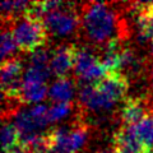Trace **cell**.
<instances>
[{"label":"cell","mask_w":153,"mask_h":153,"mask_svg":"<svg viewBox=\"0 0 153 153\" xmlns=\"http://www.w3.org/2000/svg\"><path fill=\"white\" fill-rule=\"evenodd\" d=\"M80 28L84 38L102 47L112 40L123 38V21L112 4L89 1L79 12Z\"/></svg>","instance_id":"cell-1"},{"label":"cell","mask_w":153,"mask_h":153,"mask_svg":"<svg viewBox=\"0 0 153 153\" xmlns=\"http://www.w3.org/2000/svg\"><path fill=\"white\" fill-rule=\"evenodd\" d=\"M129 88V80L121 73H107L101 80L85 84L79 91V105L87 110H108L124 98Z\"/></svg>","instance_id":"cell-2"},{"label":"cell","mask_w":153,"mask_h":153,"mask_svg":"<svg viewBox=\"0 0 153 153\" xmlns=\"http://www.w3.org/2000/svg\"><path fill=\"white\" fill-rule=\"evenodd\" d=\"M10 27L18 49L23 52H35L44 47L47 41V31L38 19L22 17L14 21L3 22V26Z\"/></svg>","instance_id":"cell-3"},{"label":"cell","mask_w":153,"mask_h":153,"mask_svg":"<svg viewBox=\"0 0 153 153\" xmlns=\"http://www.w3.org/2000/svg\"><path fill=\"white\" fill-rule=\"evenodd\" d=\"M42 23L47 33L60 37L68 36L80 28V16L74 8V4L63 3L60 8L45 14Z\"/></svg>","instance_id":"cell-4"},{"label":"cell","mask_w":153,"mask_h":153,"mask_svg":"<svg viewBox=\"0 0 153 153\" xmlns=\"http://www.w3.org/2000/svg\"><path fill=\"white\" fill-rule=\"evenodd\" d=\"M52 149L56 153H76L84 146L88 135V128L83 121L74 124L71 128H55L49 130Z\"/></svg>","instance_id":"cell-5"},{"label":"cell","mask_w":153,"mask_h":153,"mask_svg":"<svg viewBox=\"0 0 153 153\" xmlns=\"http://www.w3.org/2000/svg\"><path fill=\"white\" fill-rule=\"evenodd\" d=\"M49 123V106L35 105L30 110H19L14 115V125L17 126L21 140L38 135V131Z\"/></svg>","instance_id":"cell-6"},{"label":"cell","mask_w":153,"mask_h":153,"mask_svg":"<svg viewBox=\"0 0 153 153\" xmlns=\"http://www.w3.org/2000/svg\"><path fill=\"white\" fill-rule=\"evenodd\" d=\"M73 71L84 84H93L107 75V70L101 64L100 57L85 47H76Z\"/></svg>","instance_id":"cell-7"},{"label":"cell","mask_w":153,"mask_h":153,"mask_svg":"<svg viewBox=\"0 0 153 153\" xmlns=\"http://www.w3.org/2000/svg\"><path fill=\"white\" fill-rule=\"evenodd\" d=\"M23 64L18 57L1 61V92L3 97L16 98L21 101L23 87Z\"/></svg>","instance_id":"cell-8"},{"label":"cell","mask_w":153,"mask_h":153,"mask_svg":"<svg viewBox=\"0 0 153 153\" xmlns=\"http://www.w3.org/2000/svg\"><path fill=\"white\" fill-rule=\"evenodd\" d=\"M76 46L63 45L51 51L50 69L57 78H68L70 70H74Z\"/></svg>","instance_id":"cell-9"},{"label":"cell","mask_w":153,"mask_h":153,"mask_svg":"<svg viewBox=\"0 0 153 153\" xmlns=\"http://www.w3.org/2000/svg\"><path fill=\"white\" fill-rule=\"evenodd\" d=\"M142 148L135 125H120V128L114 133V153H140Z\"/></svg>","instance_id":"cell-10"},{"label":"cell","mask_w":153,"mask_h":153,"mask_svg":"<svg viewBox=\"0 0 153 153\" xmlns=\"http://www.w3.org/2000/svg\"><path fill=\"white\" fill-rule=\"evenodd\" d=\"M148 115L151 114L143 98H126L121 108V125H138Z\"/></svg>","instance_id":"cell-11"},{"label":"cell","mask_w":153,"mask_h":153,"mask_svg":"<svg viewBox=\"0 0 153 153\" xmlns=\"http://www.w3.org/2000/svg\"><path fill=\"white\" fill-rule=\"evenodd\" d=\"M74 94V82L70 78H57L49 88V97L54 103L70 102Z\"/></svg>","instance_id":"cell-12"},{"label":"cell","mask_w":153,"mask_h":153,"mask_svg":"<svg viewBox=\"0 0 153 153\" xmlns=\"http://www.w3.org/2000/svg\"><path fill=\"white\" fill-rule=\"evenodd\" d=\"M46 94H49L46 83L23 82L21 101L22 102H41L46 97Z\"/></svg>","instance_id":"cell-13"},{"label":"cell","mask_w":153,"mask_h":153,"mask_svg":"<svg viewBox=\"0 0 153 153\" xmlns=\"http://www.w3.org/2000/svg\"><path fill=\"white\" fill-rule=\"evenodd\" d=\"M1 142H3V153L14 149L21 144V134L17 126L10 121H4L1 129Z\"/></svg>","instance_id":"cell-14"},{"label":"cell","mask_w":153,"mask_h":153,"mask_svg":"<svg viewBox=\"0 0 153 153\" xmlns=\"http://www.w3.org/2000/svg\"><path fill=\"white\" fill-rule=\"evenodd\" d=\"M135 129L142 147L153 148V114L143 119L138 125H135Z\"/></svg>","instance_id":"cell-15"},{"label":"cell","mask_w":153,"mask_h":153,"mask_svg":"<svg viewBox=\"0 0 153 153\" xmlns=\"http://www.w3.org/2000/svg\"><path fill=\"white\" fill-rule=\"evenodd\" d=\"M18 46L14 40V36L12 33L10 27L3 26V33H1V61H5L16 56V51Z\"/></svg>","instance_id":"cell-16"},{"label":"cell","mask_w":153,"mask_h":153,"mask_svg":"<svg viewBox=\"0 0 153 153\" xmlns=\"http://www.w3.org/2000/svg\"><path fill=\"white\" fill-rule=\"evenodd\" d=\"M71 110H73V103L71 102L51 105V106H49V123H56L61 119H64L71 112Z\"/></svg>","instance_id":"cell-17"},{"label":"cell","mask_w":153,"mask_h":153,"mask_svg":"<svg viewBox=\"0 0 153 153\" xmlns=\"http://www.w3.org/2000/svg\"><path fill=\"white\" fill-rule=\"evenodd\" d=\"M148 71H149V78H151V82L153 84V60H152V63L149 64V66H148Z\"/></svg>","instance_id":"cell-18"},{"label":"cell","mask_w":153,"mask_h":153,"mask_svg":"<svg viewBox=\"0 0 153 153\" xmlns=\"http://www.w3.org/2000/svg\"><path fill=\"white\" fill-rule=\"evenodd\" d=\"M96 153H114V149H112V147H110V148H106V149H101V151H98V152H96Z\"/></svg>","instance_id":"cell-19"},{"label":"cell","mask_w":153,"mask_h":153,"mask_svg":"<svg viewBox=\"0 0 153 153\" xmlns=\"http://www.w3.org/2000/svg\"><path fill=\"white\" fill-rule=\"evenodd\" d=\"M140 153H153V148H143Z\"/></svg>","instance_id":"cell-20"},{"label":"cell","mask_w":153,"mask_h":153,"mask_svg":"<svg viewBox=\"0 0 153 153\" xmlns=\"http://www.w3.org/2000/svg\"><path fill=\"white\" fill-rule=\"evenodd\" d=\"M149 50H151V55L153 56V40L149 42Z\"/></svg>","instance_id":"cell-21"},{"label":"cell","mask_w":153,"mask_h":153,"mask_svg":"<svg viewBox=\"0 0 153 153\" xmlns=\"http://www.w3.org/2000/svg\"><path fill=\"white\" fill-rule=\"evenodd\" d=\"M51 153H56V152H51Z\"/></svg>","instance_id":"cell-22"}]
</instances>
